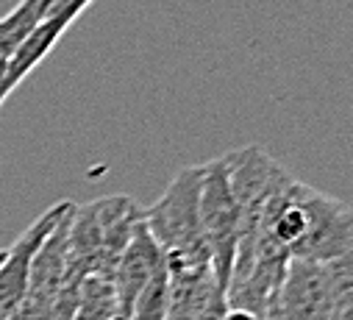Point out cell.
Listing matches in <instances>:
<instances>
[{"label":"cell","instance_id":"ba28073f","mask_svg":"<svg viewBox=\"0 0 353 320\" xmlns=\"http://www.w3.org/2000/svg\"><path fill=\"white\" fill-rule=\"evenodd\" d=\"M92 0H39V9H42V20L50 17H61L67 23H72Z\"/></svg>","mask_w":353,"mask_h":320},{"label":"cell","instance_id":"8992f818","mask_svg":"<svg viewBox=\"0 0 353 320\" xmlns=\"http://www.w3.org/2000/svg\"><path fill=\"white\" fill-rule=\"evenodd\" d=\"M70 26H72V23H67V20H61V17L42 20V23L14 48V53L9 56V64H6V81H3L6 95H12L23 78L56 48V42L64 37V31H67Z\"/></svg>","mask_w":353,"mask_h":320},{"label":"cell","instance_id":"8fae6325","mask_svg":"<svg viewBox=\"0 0 353 320\" xmlns=\"http://www.w3.org/2000/svg\"><path fill=\"white\" fill-rule=\"evenodd\" d=\"M9 320H20V317H9Z\"/></svg>","mask_w":353,"mask_h":320},{"label":"cell","instance_id":"3957f363","mask_svg":"<svg viewBox=\"0 0 353 320\" xmlns=\"http://www.w3.org/2000/svg\"><path fill=\"white\" fill-rule=\"evenodd\" d=\"M201 237L209 251V265L217 287L225 292L236 257V237H239V212L228 187V173L223 156L203 165L201 181V203H198Z\"/></svg>","mask_w":353,"mask_h":320},{"label":"cell","instance_id":"30bf717a","mask_svg":"<svg viewBox=\"0 0 353 320\" xmlns=\"http://www.w3.org/2000/svg\"><path fill=\"white\" fill-rule=\"evenodd\" d=\"M3 257H6V251H0V262H3Z\"/></svg>","mask_w":353,"mask_h":320},{"label":"cell","instance_id":"5b68a950","mask_svg":"<svg viewBox=\"0 0 353 320\" xmlns=\"http://www.w3.org/2000/svg\"><path fill=\"white\" fill-rule=\"evenodd\" d=\"M164 268V257L159 251V246L153 243V237L148 234L145 223H142V214H139V223L131 234V243L125 246L114 273H112V281H114V292H117V306H120V320L128 317L137 295L145 290V284L153 279V273Z\"/></svg>","mask_w":353,"mask_h":320},{"label":"cell","instance_id":"9c48e42d","mask_svg":"<svg viewBox=\"0 0 353 320\" xmlns=\"http://www.w3.org/2000/svg\"><path fill=\"white\" fill-rule=\"evenodd\" d=\"M6 64H9V59H6V56H0V106H3V101L9 98L6 90H3V81H6Z\"/></svg>","mask_w":353,"mask_h":320},{"label":"cell","instance_id":"52a82bcc","mask_svg":"<svg viewBox=\"0 0 353 320\" xmlns=\"http://www.w3.org/2000/svg\"><path fill=\"white\" fill-rule=\"evenodd\" d=\"M72 320H120L114 281L106 276H86L78 287V306Z\"/></svg>","mask_w":353,"mask_h":320},{"label":"cell","instance_id":"6da1fadb","mask_svg":"<svg viewBox=\"0 0 353 320\" xmlns=\"http://www.w3.org/2000/svg\"><path fill=\"white\" fill-rule=\"evenodd\" d=\"M203 165H192L175 173L164 195L142 214V223L164 257L167 273H203L212 270L209 251L201 237L198 203H201Z\"/></svg>","mask_w":353,"mask_h":320},{"label":"cell","instance_id":"277c9868","mask_svg":"<svg viewBox=\"0 0 353 320\" xmlns=\"http://www.w3.org/2000/svg\"><path fill=\"white\" fill-rule=\"evenodd\" d=\"M72 209L70 201L53 203L48 212H42L17 239L14 246L6 248V257L0 262V320H9L17 314L26 290H28V279H31V265L34 257L39 254L42 243L50 237V231L59 226V220Z\"/></svg>","mask_w":353,"mask_h":320},{"label":"cell","instance_id":"7a4b0ae2","mask_svg":"<svg viewBox=\"0 0 353 320\" xmlns=\"http://www.w3.org/2000/svg\"><path fill=\"white\" fill-rule=\"evenodd\" d=\"M273 320H353V273L350 257L334 262L290 259Z\"/></svg>","mask_w":353,"mask_h":320}]
</instances>
